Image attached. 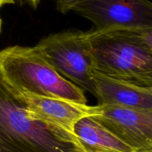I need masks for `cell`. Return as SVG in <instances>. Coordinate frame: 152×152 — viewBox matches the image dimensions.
<instances>
[{"label":"cell","instance_id":"1","mask_svg":"<svg viewBox=\"0 0 152 152\" xmlns=\"http://www.w3.org/2000/svg\"><path fill=\"white\" fill-rule=\"evenodd\" d=\"M93 69L101 75L152 87V28L85 31Z\"/></svg>","mask_w":152,"mask_h":152},{"label":"cell","instance_id":"2","mask_svg":"<svg viewBox=\"0 0 152 152\" xmlns=\"http://www.w3.org/2000/svg\"><path fill=\"white\" fill-rule=\"evenodd\" d=\"M0 152H88L73 131L28 110L0 76Z\"/></svg>","mask_w":152,"mask_h":152},{"label":"cell","instance_id":"3","mask_svg":"<svg viewBox=\"0 0 152 152\" xmlns=\"http://www.w3.org/2000/svg\"><path fill=\"white\" fill-rule=\"evenodd\" d=\"M0 76L13 90L87 104L84 90L59 75L36 46H8L0 51Z\"/></svg>","mask_w":152,"mask_h":152},{"label":"cell","instance_id":"4","mask_svg":"<svg viewBox=\"0 0 152 152\" xmlns=\"http://www.w3.org/2000/svg\"><path fill=\"white\" fill-rule=\"evenodd\" d=\"M35 46L59 75L93 94V63L85 31L67 30L50 34Z\"/></svg>","mask_w":152,"mask_h":152},{"label":"cell","instance_id":"5","mask_svg":"<svg viewBox=\"0 0 152 152\" xmlns=\"http://www.w3.org/2000/svg\"><path fill=\"white\" fill-rule=\"evenodd\" d=\"M71 10L89 19L96 29L152 28L148 0H83Z\"/></svg>","mask_w":152,"mask_h":152},{"label":"cell","instance_id":"6","mask_svg":"<svg viewBox=\"0 0 152 152\" xmlns=\"http://www.w3.org/2000/svg\"><path fill=\"white\" fill-rule=\"evenodd\" d=\"M91 116L139 152H152V111L117 105L97 104Z\"/></svg>","mask_w":152,"mask_h":152},{"label":"cell","instance_id":"7","mask_svg":"<svg viewBox=\"0 0 152 152\" xmlns=\"http://www.w3.org/2000/svg\"><path fill=\"white\" fill-rule=\"evenodd\" d=\"M13 91L28 110L42 119L73 132L74 126L80 119L91 117L96 113V106H89L65 98Z\"/></svg>","mask_w":152,"mask_h":152},{"label":"cell","instance_id":"8","mask_svg":"<svg viewBox=\"0 0 152 152\" xmlns=\"http://www.w3.org/2000/svg\"><path fill=\"white\" fill-rule=\"evenodd\" d=\"M93 95L98 104L117 105L152 111V87L137 86L93 71Z\"/></svg>","mask_w":152,"mask_h":152},{"label":"cell","instance_id":"9","mask_svg":"<svg viewBox=\"0 0 152 152\" xmlns=\"http://www.w3.org/2000/svg\"><path fill=\"white\" fill-rule=\"evenodd\" d=\"M74 132L88 152H139L91 117L77 122Z\"/></svg>","mask_w":152,"mask_h":152},{"label":"cell","instance_id":"10","mask_svg":"<svg viewBox=\"0 0 152 152\" xmlns=\"http://www.w3.org/2000/svg\"><path fill=\"white\" fill-rule=\"evenodd\" d=\"M56 9L62 13H67L71 10V8L80 1L83 0H55Z\"/></svg>","mask_w":152,"mask_h":152},{"label":"cell","instance_id":"11","mask_svg":"<svg viewBox=\"0 0 152 152\" xmlns=\"http://www.w3.org/2000/svg\"><path fill=\"white\" fill-rule=\"evenodd\" d=\"M26 1L29 3L31 7H33L34 8H37L41 0H26Z\"/></svg>","mask_w":152,"mask_h":152},{"label":"cell","instance_id":"12","mask_svg":"<svg viewBox=\"0 0 152 152\" xmlns=\"http://www.w3.org/2000/svg\"><path fill=\"white\" fill-rule=\"evenodd\" d=\"M15 0H0V7H1L4 4H13Z\"/></svg>","mask_w":152,"mask_h":152},{"label":"cell","instance_id":"13","mask_svg":"<svg viewBox=\"0 0 152 152\" xmlns=\"http://www.w3.org/2000/svg\"><path fill=\"white\" fill-rule=\"evenodd\" d=\"M1 19L0 17V31H1Z\"/></svg>","mask_w":152,"mask_h":152}]
</instances>
